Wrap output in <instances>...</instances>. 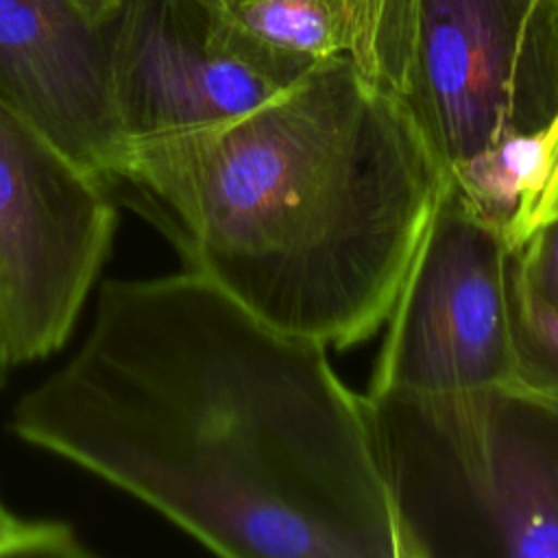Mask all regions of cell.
Returning a JSON list of instances; mask_svg holds the SVG:
<instances>
[{"instance_id": "cell-1", "label": "cell", "mask_w": 558, "mask_h": 558, "mask_svg": "<svg viewBox=\"0 0 558 558\" xmlns=\"http://www.w3.org/2000/svg\"><path fill=\"white\" fill-rule=\"evenodd\" d=\"M9 427L220 556L403 558L364 395L327 344L190 266L107 279Z\"/></svg>"}, {"instance_id": "cell-2", "label": "cell", "mask_w": 558, "mask_h": 558, "mask_svg": "<svg viewBox=\"0 0 558 558\" xmlns=\"http://www.w3.org/2000/svg\"><path fill=\"white\" fill-rule=\"evenodd\" d=\"M447 168L344 54L248 111L129 144L113 198L272 325L340 349L388 318Z\"/></svg>"}, {"instance_id": "cell-3", "label": "cell", "mask_w": 558, "mask_h": 558, "mask_svg": "<svg viewBox=\"0 0 558 558\" xmlns=\"http://www.w3.org/2000/svg\"><path fill=\"white\" fill-rule=\"evenodd\" d=\"M403 558H558V401L512 381L364 392Z\"/></svg>"}, {"instance_id": "cell-4", "label": "cell", "mask_w": 558, "mask_h": 558, "mask_svg": "<svg viewBox=\"0 0 558 558\" xmlns=\"http://www.w3.org/2000/svg\"><path fill=\"white\" fill-rule=\"evenodd\" d=\"M390 92L449 168L558 113V0H288Z\"/></svg>"}, {"instance_id": "cell-5", "label": "cell", "mask_w": 558, "mask_h": 558, "mask_svg": "<svg viewBox=\"0 0 558 558\" xmlns=\"http://www.w3.org/2000/svg\"><path fill=\"white\" fill-rule=\"evenodd\" d=\"M116 225L109 190L0 98V310L13 366L65 344Z\"/></svg>"}, {"instance_id": "cell-6", "label": "cell", "mask_w": 558, "mask_h": 558, "mask_svg": "<svg viewBox=\"0 0 558 558\" xmlns=\"http://www.w3.org/2000/svg\"><path fill=\"white\" fill-rule=\"evenodd\" d=\"M508 242L447 172L386 318L366 392L510 381Z\"/></svg>"}, {"instance_id": "cell-7", "label": "cell", "mask_w": 558, "mask_h": 558, "mask_svg": "<svg viewBox=\"0 0 558 558\" xmlns=\"http://www.w3.org/2000/svg\"><path fill=\"white\" fill-rule=\"evenodd\" d=\"M100 26L124 148L248 111L314 65L246 33L225 0H118Z\"/></svg>"}, {"instance_id": "cell-8", "label": "cell", "mask_w": 558, "mask_h": 558, "mask_svg": "<svg viewBox=\"0 0 558 558\" xmlns=\"http://www.w3.org/2000/svg\"><path fill=\"white\" fill-rule=\"evenodd\" d=\"M0 98L111 194L124 142L107 41L72 0H0Z\"/></svg>"}, {"instance_id": "cell-9", "label": "cell", "mask_w": 558, "mask_h": 558, "mask_svg": "<svg viewBox=\"0 0 558 558\" xmlns=\"http://www.w3.org/2000/svg\"><path fill=\"white\" fill-rule=\"evenodd\" d=\"M543 161L545 135L538 129L506 137L449 166L447 172L512 246L517 225L541 183Z\"/></svg>"}, {"instance_id": "cell-10", "label": "cell", "mask_w": 558, "mask_h": 558, "mask_svg": "<svg viewBox=\"0 0 558 558\" xmlns=\"http://www.w3.org/2000/svg\"><path fill=\"white\" fill-rule=\"evenodd\" d=\"M510 381L558 401V307L523 292L508 272Z\"/></svg>"}, {"instance_id": "cell-11", "label": "cell", "mask_w": 558, "mask_h": 558, "mask_svg": "<svg viewBox=\"0 0 558 558\" xmlns=\"http://www.w3.org/2000/svg\"><path fill=\"white\" fill-rule=\"evenodd\" d=\"M508 272L523 292L558 307V218L541 222L508 251Z\"/></svg>"}, {"instance_id": "cell-12", "label": "cell", "mask_w": 558, "mask_h": 558, "mask_svg": "<svg viewBox=\"0 0 558 558\" xmlns=\"http://www.w3.org/2000/svg\"><path fill=\"white\" fill-rule=\"evenodd\" d=\"M0 556L83 558L89 547L70 523L20 517L0 499Z\"/></svg>"}, {"instance_id": "cell-13", "label": "cell", "mask_w": 558, "mask_h": 558, "mask_svg": "<svg viewBox=\"0 0 558 558\" xmlns=\"http://www.w3.org/2000/svg\"><path fill=\"white\" fill-rule=\"evenodd\" d=\"M543 135H545V161H543L541 183L517 225L512 246H517L541 222L558 218V113L547 126H543Z\"/></svg>"}, {"instance_id": "cell-14", "label": "cell", "mask_w": 558, "mask_h": 558, "mask_svg": "<svg viewBox=\"0 0 558 558\" xmlns=\"http://www.w3.org/2000/svg\"><path fill=\"white\" fill-rule=\"evenodd\" d=\"M72 2L96 24H102L107 15L113 11V7L118 4V0H72Z\"/></svg>"}, {"instance_id": "cell-15", "label": "cell", "mask_w": 558, "mask_h": 558, "mask_svg": "<svg viewBox=\"0 0 558 558\" xmlns=\"http://www.w3.org/2000/svg\"><path fill=\"white\" fill-rule=\"evenodd\" d=\"M0 360L7 362L9 366H13V364H11V357H9V342H7V329H4L2 310H0Z\"/></svg>"}, {"instance_id": "cell-16", "label": "cell", "mask_w": 558, "mask_h": 558, "mask_svg": "<svg viewBox=\"0 0 558 558\" xmlns=\"http://www.w3.org/2000/svg\"><path fill=\"white\" fill-rule=\"evenodd\" d=\"M9 368H11V366H9L7 362H2V360H0V386L4 384V379H7V371H9Z\"/></svg>"}]
</instances>
